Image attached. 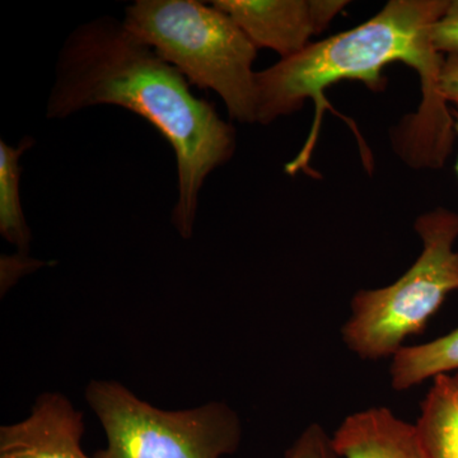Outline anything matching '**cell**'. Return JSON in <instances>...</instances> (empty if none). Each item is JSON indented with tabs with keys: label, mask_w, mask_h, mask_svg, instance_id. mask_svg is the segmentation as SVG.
Wrapping results in <instances>:
<instances>
[{
	"label": "cell",
	"mask_w": 458,
	"mask_h": 458,
	"mask_svg": "<svg viewBox=\"0 0 458 458\" xmlns=\"http://www.w3.org/2000/svg\"><path fill=\"white\" fill-rule=\"evenodd\" d=\"M414 228L423 245L414 264L393 284L352 295L342 339L360 360H393L458 291V213L437 208L421 214Z\"/></svg>",
	"instance_id": "277c9868"
},
{
	"label": "cell",
	"mask_w": 458,
	"mask_h": 458,
	"mask_svg": "<svg viewBox=\"0 0 458 458\" xmlns=\"http://www.w3.org/2000/svg\"><path fill=\"white\" fill-rule=\"evenodd\" d=\"M430 38L437 53L458 56V0H451L443 16L430 30Z\"/></svg>",
	"instance_id": "4fadbf2b"
},
{
	"label": "cell",
	"mask_w": 458,
	"mask_h": 458,
	"mask_svg": "<svg viewBox=\"0 0 458 458\" xmlns=\"http://www.w3.org/2000/svg\"><path fill=\"white\" fill-rule=\"evenodd\" d=\"M110 105L143 117L170 144L176 159L177 200L172 223L190 240L207 177L227 164L236 132L212 102L199 98L185 77L138 38L123 21L96 18L78 26L59 51L47 117L62 120Z\"/></svg>",
	"instance_id": "6da1fadb"
},
{
	"label": "cell",
	"mask_w": 458,
	"mask_h": 458,
	"mask_svg": "<svg viewBox=\"0 0 458 458\" xmlns=\"http://www.w3.org/2000/svg\"><path fill=\"white\" fill-rule=\"evenodd\" d=\"M83 412L64 394H40L25 420L0 428V458H95L84 454Z\"/></svg>",
	"instance_id": "52a82bcc"
},
{
	"label": "cell",
	"mask_w": 458,
	"mask_h": 458,
	"mask_svg": "<svg viewBox=\"0 0 458 458\" xmlns=\"http://www.w3.org/2000/svg\"><path fill=\"white\" fill-rule=\"evenodd\" d=\"M32 144L30 137L21 140L17 147L0 140V233L21 252L29 250L31 231L21 205L20 161Z\"/></svg>",
	"instance_id": "8fae6325"
},
{
	"label": "cell",
	"mask_w": 458,
	"mask_h": 458,
	"mask_svg": "<svg viewBox=\"0 0 458 458\" xmlns=\"http://www.w3.org/2000/svg\"><path fill=\"white\" fill-rule=\"evenodd\" d=\"M123 21L191 86L216 92L232 120L256 123L258 49L225 12L198 0H137Z\"/></svg>",
	"instance_id": "3957f363"
},
{
	"label": "cell",
	"mask_w": 458,
	"mask_h": 458,
	"mask_svg": "<svg viewBox=\"0 0 458 458\" xmlns=\"http://www.w3.org/2000/svg\"><path fill=\"white\" fill-rule=\"evenodd\" d=\"M256 49H270L282 59L302 53L312 36L324 32L349 2L344 0H216Z\"/></svg>",
	"instance_id": "8992f818"
},
{
	"label": "cell",
	"mask_w": 458,
	"mask_h": 458,
	"mask_svg": "<svg viewBox=\"0 0 458 458\" xmlns=\"http://www.w3.org/2000/svg\"><path fill=\"white\" fill-rule=\"evenodd\" d=\"M448 0H391L367 22L310 44L297 55L258 72L256 123L267 125L297 113L307 99L315 102V122L309 140L293 161L289 174L309 168L318 138L322 114L330 107L325 98L328 87L343 81H358L369 89H386L384 69L405 63L418 72L423 99L418 113L396 129L401 149L427 164H443L454 148V116L439 93L445 55L437 53L430 30L448 7Z\"/></svg>",
	"instance_id": "7a4b0ae2"
},
{
	"label": "cell",
	"mask_w": 458,
	"mask_h": 458,
	"mask_svg": "<svg viewBox=\"0 0 458 458\" xmlns=\"http://www.w3.org/2000/svg\"><path fill=\"white\" fill-rule=\"evenodd\" d=\"M414 427L427 458H458V372L434 377Z\"/></svg>",
	"instance_id": "9c48e42d"
},
{
	"label": "cell",
	"mask_w": 458,
	"mask_h": 458,
	"mask_svg": "<svg viewBox=\"0 0 458 458\" xmlns=\"http://www.w3.org/2000/svg\"><path fill=\"white\" fill-rule=\"evenodd\" d=\"M343 458H427L414 424L386 406L348 415L333 434Z\"/></svg>",
	"instance_id": "ba28073f"
},
{
	"label": "cell",
	"mask_w": 458,
	"mask_h": 458,
	"mask_svg": "<svg viewBox=\"0 0 458 458\" xmlns=\"http://www.w3.org/2000/svg\"><path fill=\"white\" fill-rule=\"evenodd\" d=\"M452 372H458V327L430 342L403 346L391 360V387L406 391Z\"/></svg>",
	"instance_id": "30bf717a"
},
{
	"label": "cell",
	"mask_w": 458,
	"mask_h": 458,
	"mask_svg": "<svg viewBox=\"0 0 458 458\" xmlns=\"http://www.w3.org/2000/svg\"><path fill=\"white\" fill-rule=\"evenodd\" d=\"M439 93L445 104H452L458 111V56L447 55L439 75Z\"/></svg>",
	"instance_id": "5bb4252c"
},
{
	"label": "cell",
	"mask_w": 458,
	"mask_h": 458,
	"mask_svg": "<svg viewBox=\"0 0 458 458\" xmlns=\"http://www.w3.org/2000/svg\"><path fill=\"white\" fill-rule=\"evenodd\" d=\"M285 458H343L336 451L333 434L321 424H310L285 452Z\"/></svg>",
	"instance_id": "7c38bea8"
},
{
	"label": "cell",
	"mask_w": 458,
	"mask_h": 458,
	"mask_svg": "<svg viewBox=\"0 0 458 458\" xmlns=\"http://www.w3.org/2000/svg\"><path fill=\"white\" fill-rule=\"evenodd\" d=\"M86 400L106 436L95 458H223L236 454L242 424L225 403L168 411L113 381H92Z\"/></svg>",
	"instance_id": "5b68a950"
},
{
	"label": "cell",
	"mask_w": 458,
	"mask_h": 458,
	"mask_svg": "<svg viewBox=\"0 0 458 458\" xmlns=\"http://www.w3.org/2000/svg\"><path fill=\"white\" fill-rule=\"evenodd\" d=\"M452 116H454V131H456V135L458 137V111L456 108L454 110H451ZM456 172L458 174V158H457V164H456Z\"/></svg>",
	"instance_id": "9a60e30c"
}]
</instances>
